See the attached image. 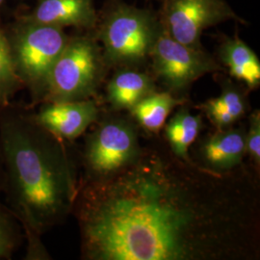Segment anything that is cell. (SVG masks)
Returning a JSON list of instances; mask_svg holds the SVG:
<instances>
[{
  "mask_svg": "<svg viewBox=\"0 0 260 260\" xmlns=\"http://www.w3.org/2000/svg\"><path fill=\"white\" fill-rule=\"evenodd\" d=\"M73 213L82 259H259L256 170L214 173L177 157L158 134L121 173L79 181Z\"/></svg>",
  "mask_w": 260,
  "mask_h": 260,
  "instance_id": "obj_1",
  "label": "cell"
},
{
  "mask_svg": "<svg viewBox=\"0 0 260 260\" xmlns=\"http://www.w3.org/2000/svg\"><path fill=\"white\" fill-rule=\"evenodd\" d=\"M3 192L22 232L39 235L73 213L79 181L67 143L41 126L29 107H0Z\"/></svg>",
  "mask_w": 260,
  "mask_h": 260,
  "instance_id": "obj_2",
  "label": "cell"
},
{
  "mask_svg": "<svg viewBox=\"0 0 260 260\" xmlns=\"http://www.w3.org/2000/svg\"><path fill=\"white\" fill-rule=\"evenodd\" d=\"M94 124L80 153V182H99L116 176L137 160L142 149L138 125L131 116L101 113Z\"/></svg>",
  "mask_w": 260,
  "mask_h": 260,
  "instance_id": "obj_3",
  "label": "cell"
},
{
  "mask_svg": "<svg viewBox=\"0 0 260 260\" xmlns=\"http://www.w3.org/2000/svg\"><path fill=\"white\" fill-rule=\"evenodd\" d=\"M107 67L103 49L94 40L69 38L48 75L42 103L93 99Z\"/></svg>",
  "mask_w": 260,
  "mask_h": 260,
  "instance_id": "obj_4",
  "label": "cell"
},
{
  "mask_svg": "<svg viewBox=\"0 0 260 260\" xmlns=\"http://www.w3.org/2000/svg\"><path fill=\"white\" fill-rule=\"evenodd\" d=\"M161 30L155 17L147 10L118 6L105 18L100 32L106 65L136 68L143 65Z\"/></svg>",
  "mask_w": 260,
  "mask_h": 260,
  "instance_id": "obj_5",
  "label": "cell"
},
{
  "mask_svg": "<svg viewBox=\"0 0 260 260\" xmlns=\"http://www.w3.org/2000/svg\"><path fill=\"white\" fill-rule=\"evenodd\" d=\"M8 40L16 72L30 91L32 104L42 103L48 75L69 38L63 28L31 22Z\"/></svg>",
  "mask_w": 260,
  "mask_h": 260,
  "instance_id": "obj_6",
  "label": "cell"
},
{
  "mask_svg": "<svg viewBox=\"0 0 260 260\" xmlns=\"http://www.w3.org/2000/svg\"><path fill=\"white\" fill-rule=\"evenodd\" d=\"M149 58L155 76L167 92L178 95L204 75L221 70L203 48L188 47L171 37L161 26Z\"/></svg>",
  "mask_w": 260,
  "mask_h": 260,
  "instance_id": "obj_7",
  "label": "cell"
},
{
  "mask_svg": "<svg viewBox=\"0 0 260 260\" xmlns=\"http://www.w3.org/2000/svg\"><path fill=\"white\" fill-rule=\"evenodd\" d=\"M233 18L235 14L223 0H166L160 24L177 42L202 48L206 28Z\"/></svg>",
  "mask_w": 260,
  "mask_h": 260,
  "instance_id": "obj_8",
  "label": "cell"
},
{
  "mask_svg": "<svg viewBox=\"0 0 260 260\" xmlns=\"http://www.w3.org/2000/svg\"><path fill=\"white\" fill-rule=\"evenodd\" d=\"M247 129L231 126L216 129L199 138L191 146L190 158L200 167L214 173H228L243 164L246 156Z\"/></svg>",
  "mask_w": 260,
  "mask_h": 260,
  "instance_id": "obj_9",
  "label": "cell"
},
{
  "mask_svg": "<svg viewBox=\"0 0 260 260\" xmlns=\"http://www.w3.org/2000/svg\"><path fill=\"white\" fill-rule=\"evenodd\" d=\"M94 99L65 103H44L32 116L38 123L66 143L74 142L101 116Z\"/></svg>",
  "mask_w": 260,
  "mask_h": 260,
  "instance_id": "obj_10",
  "label": "cell"
},
{
  "mask_svg": "<svg viewBox=\"0 0 260 260\" xmlns=\"http://www.w3.org/2000/svg\"><path fill=\"white\" fill-rule=\"evenodd\" d=\"M96 14L93 0H41L31 22L58 27H93Z\"/></svg>",
  "mask_w": 260,
  "mask_h": 260,
  "instance_id": "obj_11",
  "label": "cell"
},
{
  "mask_svg": "<svg viewBox=\"0 0 260 260\" xmlns=\"http://www.w3.org/2000/svg\"><path fill=\"white\" fill-rule=\"evenodd\" d=\"M156 92L154 79L133 68H120L106 87V100L112 110L129 112L137 103Z\"/></svg>",
  "mask_w": 260,
  "mask_h": 260,
  "instance_id": "obj_12",
  "label": "cell"
},
{
  "mask_svg": "<svg viewBox=\"0 0 260 260\" xmlns=\"http://www.w3.org/2000/svg\"><path fill=\"white\" fill-rule=\"evenodd\" d=\"M199 109L205 113L216 129H224L241 120L249 109V104L241 88L225 82L221 94L202 103Z\"/></svg>",
  "mask_w": 260,
  "mask_h": 260,
  "instance_id": "obj_13",
  "label": "cell"
},
{
  "mask_svg": "<svg viewBox=\"0 0 260 260\" xmlns=\"http://www.w3.org/2000/svg\"><path fill=\"white\" fill-rule=\"evenodd\" d=\"M220 59L235 79L250 89L259 87V60L251 47L240 39L226 40L220 47Z\"/></svg>",
  "mask_w": 260,
  "mask_h": 260,
  "instance_id": "obj_14",
  "label": "cell"
},
{
  "mask_svg": "<svg viewBox=\"0 0 260 260\" xmlns=\"http://www.w3.org/2000/svg\"><path fill=\"white\" fill-rule=\"evenodd\" d=\"M183 103V99L177 98L167 91H156L137 103L130 110V116L148 134H159L169 115Z\"/></svg>",
  "mask_w": 260,
  "mask_h": 260,
  "instance_id": "obj_15",
  "label": "cell"
},
{
  "mask_svg": "<svg viewBox=\"0 0 260 260\" xmlns=\"http://www.w3.org/2000/svg\"><path fill=\"white\" fill-rule=\"evenodd\" d=\"M204 122L201 115H193L186 105H181L165 124L164 139L177 157L191 160L189 149L199 138Z\"/></svg>",
  "mask_w": 260,
  "mask_h": 260,
  "instance_id": "obj_16",
  "label": "cell"
},
{
  "mask_svg": "<svg viewBox=\"0 0 260 260\" xmlns=\"http://www.w3.org/2000/svg\"><path fill=\"white\" fill-rule=\"evenodd\" d=\"M23 87L15 69L9 40L0 30V107L12 103L14 95Z\"/></svg>",
  "mask_w": 260,
  "mask_h": 260,
  "instance_id": "obj_17",
  "label": "cell"
},
{
  "mask_svg": "<svg viewBox=\"0 0 260 260\" xmlns=\"http://www.w3.org/2000/svg\"><path fill=\"white\" fill-rule=\"evenodd\" d=\"M23 239L19 219L0 201V260L11 259Z\"/></svg>",
  "mask_w": 260,
  "mask_h": 260,
  "instance_id": "obj_18",
  "label": "cell"
},
{
  "mask_svg": "<svg viewBox=\"0 0 260 260\" xmlns=\"http://www.w3.org/2000/svg\"><path fill=\"white\" fill-rule=\"evenodd\" d=\"M246 155L251 158L254 168L260 166V112L254 110L249 118V129L246 134Z\"/></svg>",
  "mask_w": 260,
  "mask_h": 260,
  "instance_id": "obj_19",
  "label": "cell"
},
{
  "mask_svg": "<svg viewBox=\"0 0 260 260\" xmlns=\"http://www.w3.org/2000/svg\"><path fill=\"white\" fill-rule=\"evenodd\" d=\"M4 181H5L4 168H3V162H2V158H1V154H0V194H1V192H3Z\"/></svg>",
  "mask_w": 260,
  "mask_h": 260,
  "instance_id": "obj_20",
  "label": "cell"
},
{
  "mask_svg": "<svg viewBox=\"0 0 260 260\" xmlns=\"http://www.w3.org/2000/svg\"><path fill=\"white\" fill-rule=\"evenodd\" d=\"M2 2H3V0H0V4H1V3H2Z\"/></svg>",
  "mask_w": 260,
  "mask_h": 260,
  "instance_id": "obj_21",
  "label": "cell"
}]
</instances>
